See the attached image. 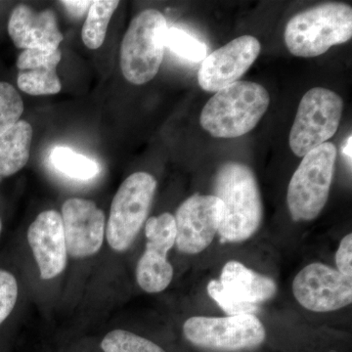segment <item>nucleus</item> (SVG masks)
<instances>
[{"mask_svg": "<svg viewBox=\"0 0 352 352\" xmlns=\"http://www.w3.org/2000/svg\"><path fill=\"white\" fill-rule=\"evenodd\" d=\"M166 46L177 56L194 63H200L207 57L206 44L179 28H168Z\"/></svg>", "mask_w": 352, "mask_h": 352, "instance_id": "nucleus-21", "label": "nucleus"}, {"mask_svg": "<svg viewBox=\"0 0 352 352\" xmlns=\"http://www.w3.org/2000/svg\"><path fill=\"white\" fill-rule=\"evenodd\" d=\"M119 4L117 0L92 1L82 30V41L87 48L98 50L103 44L109 23Z\"/></svg>", "mask_w": 352, "mask_h": 352, "instance_id": "nucleus-19", "label": "nucleus"}, {"mask_svg": "<svg viewBox=\"0 0 352 352\" xmlns=\"http://www.w3.org/2000/svg\"><path fill=\"white\" fill-rule=\"evenodd\" d=\"M168 28L163 14L155 9L142 11L131 21L120 54V69L127 82L145 85L159 73Z\"/></svg>", "mask_w": 352, "mask_h": 352, "instance_id": "nucleus-4", "label": "nucleus"}, {"mask_svg": "<svg viewBox=\"0 0 352 352\" xmlns=\"http://www.w3.org/2000/svg\"><path fill=\"white\" fill-rule=\"evenodd\" d=\"M223 205L214 195H193L176 212L175 244L184 254H197L212 244L219 232Z\"/></svg>", "mask_w": 352, "mask_h": 352, "instance_id": "nucleus-11", "label": "nucleus"}, {"mask_svg": "<svg viewBox=\"0 0 352 352\" xmlns=\"http://www.w3.org/2000/svg\"><path fill=\"white\" fill-rule=\"evenodd\" d=\"M188 342L201 349L236 351L254 349L265 340V329L256 315L191 317L183 325Z\"/></svg>", "mask_w": 352, "mask_h": 352, "instance_id": "nucleus-8", "label": "nucleus"}, {"mask_svg": "<svg viewBox=\"0 0 352 352\" xmlns=\"http://www.w3.org/2000/svg\"><path fill=\"white\" fill-rule=\"evenodd\" d=\"M32 127L25 120L0 135V177H8L22 170L31 155Z\"/></svg>", "mask_w": 352, "mask_h": 352, "instance_id": "nucleus-18", "label": "nucleus"}, {"mask_svg": "<svg viewBox=\"0 0 352 352\" xmlns=\"http://www.w3.org/2000/svg\"><path fill=\"white\" fill-rule=\"evenodd\" d=\"M145 235L147 243L136 267V280L139 287L147 293H161L170 286L173 278L168 252L175 244V217L164 212L150 217L146 221Z\"/></svg>", "mask_w": 352, "mask_h": 352, "instance_id": "nucleus-9", "label": "nucleus"}, {"mask_svg": "<svg viewBox=\"0 0 352 352\" xmlns=\"http://www.w3.org/2000/svg\"><path fill=\"white\" fill-rule=\"evenodd\" d=\"M219 282L230 295L251 305L266 302L277 293V285L270 277L249 270L238 261H229L224 265Z\"/></svg>", "mask_w": 352, "mask_h": 352, "instance_id": "nucleus-17", "label": "nucleus"}, {"mask_svg": "<svg viewBox=\"0 0 352 352\" xmlns=\"http://www.w3.org/2000/svg\"><path fill=\"white\" fill-rule=\"evenodd\" d=\"M62 52L24 50L17 59V85L22 91L34 96L57 94L62 85L57 74Z\"/></svg>", "mask_w": 352, "mask_h": 352, "instance_id": "nucleus-16", "label": "nucleus"}, {"mask_svg": "<svg viewBox=\"0 0 352 352\" xmlns=\"http://www.w3.org/2000/svg\"><path fill=\"white\" fill-rule=\"evenodd\" d=\"M27 238L43 280L59 276L66 270L68 252L59 212L50 210L39 214L28 229Z\"/></svg>", "mask_w": 352, "mask_h": 352, "instance_id": "nucleus-14", "label": "nucleus"}, {"mask_svg": "<svg viewBox=\"0 0 352 352\" xmlns=\"http://www.w3.org/2000/svg\"><path fill=\"white\" fill-rule=\"evenodd\" d=\"M208 292L210 298L224 310L226 314H228V316L254 315L258 312V305L237 300L222 287L219 281L212 280L208 285Z\"/></svg>", "mask_w": 352, "mask_h": 352, "instance_id": "nucleus-24", "label": "nucleus"}, {"mask_svg": "<svg viewBox=\"0 0 352 352\" xmlns=\"http://www.w3.org/2000/svg\"><path fill=\"white\" fill-rule=\"evenodd\" d=\"M352 38V8L323 3L294 16L285 28V43L296 57L314 58Z\"/></svg>", "mask_w": 352, "mask_h": 352, "instance_id": "nucleus-3", "label": "nucleus"}, {"mask_svg": "<svg viewBox=\"0 0 352 352\" xmlns=\"http://www.w3.org/2000/svg\"><path fill=\"white\" fill-rule=\"evenodd\" d=\"M7 29L13 43L20 50L55 51L64 39L52 10L38 12L25 4L13 9Z\"/></svg>", "mask_w": 352, "mask_h": 352, "instance_id": "nucleus-15", "label": "nucleus"}, {"mask_svg": "<svg viewBox=\"0 0 352 352\" xmlns=\"http://www.w3.org/2000/svg\"><path fill=\"white\" fill-rule=\"evenodd\" d=\"M344 101L328 88L315 87L303 95L289 132V147L303 157L335 135L342 120Z\"/></svg>", "mask_w": 352, "mask_h": 352, "instance_id": "nucleus-7", "label": "nucleus"}, {"mask_svg": "<svg viewBox=\"0 0 352 352\" xmlns=\"http://www.w3.org/2000/svg\"><path fill=\"white\" fill-rule=\"evenodd\" d=\"M67 252L74 258H87L100 251L106 217L94 201L72 198L62 206Z\"/></svg>", "mask_w": 352, "mask_h": 352, "instance_id": "nucleus-13", "label": "nucleus"}, {"mask_svg": "<svg viewBox=\"0 0 352 352\" xmlns=\"http://www.w3.org/2000/svg\"><path fill=\"white\" fill-rule=\"evenodd\" d=\"M156 189L154 176L143 171L122 183L113 197L105 232L113 251L126 252L133 244L147 219Z\"/></svg>", "mask_w": 352, "mask_h": 352, "instance_id": "nucleus-6", "label": "nucleus"}, {"mask_svg": "<svg viewBox=\"0 0 352 352\" xmlns=\"http://www.w3.org/2000/svg\"><path fill=\"white\" fill-rule=\"evenodd\" d=\"M261 51V43L254 36L233 39L201 62L199 85L205 91L217 92L237 82L256 62Z\"/></svg>", "mask_w": 352, "mask_h": 352, "instance_id": "nucleus-12", "label": "nucleus"}, {"mask_svg": "<svg viewBox=\"0 0 352 352\" xmlns=\"http://www.w3.org/2000/svg\"><path fill=\"white\" fill-rule=\"evenodd\" d=\"M61 3H63V6L66 7L67 10L72 15L80 17V16H82L89 9L92 1H80V0L78 1H76V0L68 1V0H66V1H62Z\"/></svg>", "mask_w": 352, "mask_h": 352, "instance_id": "nucleus-27", "label": "nucleus"}, {"mask_svg": "<svg viewBox=\"0 0 352 352\" xmlns=\"http://www.w3.org/2000/svg\"><path fill=\"white\" fill-rule=\"evenodd\" d=\"M270 104L263 85L237 82L215 92L201 111L200 124L214 138H241L256 126Z\"/></svg>", "mask_w": 352, "mask_h": 352, "instance_id": "nucleus-2", "label": "nucleus"}, {"mask_svg": "<svg viewBox=\"0 0 352 352\" xmlns=\"http://www.w3.org/2000/svg\"><path fill=\"white\" fill-rule=\"evenodd\" d=\"M50 160L58 170L74 179H92L100 171V166L94 160L65 146L55 147L51 152Z\"/></svg>", "mask_w": 352, "mask_h": 352, "instance_id": "nucleus-20", "label": "nucleus"}, {"mask_svg": "<svg viewBox=\"0 0 352 352\" xmlns=\"http://www.w3.org/2000/svg\"><path fill=\"white\" fill-rule=\"evenodd\" d=\"M336 263L340 274L352 278V234H349L340 241L336 254Z\"/></svg>", "mask_w": 352, "mask_h": 352, "instance_id": "nucleus-26", "label": "nucleus"}, {"mask_svg": "<svg viewBox=\"0 0 352 352\" xmlns=\"http://www.w3.org/2000/svg\"><path fill=\"white\" fill-rule=\"evenodd\" d=\"M2 229H3V222H2L1 217H0V237H1Z\"/></svg>", "mask_w": 352, "mask_h": 352, "instance_id": "nucleus-29", "label": "nucleus"}, {"mask_svg": "<svg viewBox=\"0 0 352 352\" xmlns=\"http://www.w3.org/2000/svg\"><path fill=\"white\" fill-rule=\"evenodd\" d=\"M103 352H166L152 340L124 330L108 333L101 342Z\"/></svg>", "mask_w": 352, "mask_h": 352, "instance_id": "nucleus-22", "label": "nucleus"}, {"mask_svg": "<svg viewBox=\"0 0 352 352\" xmlns=\"http://www.w3.org/2000/svg\"><path fill=\"white\" fill-rule=\"evenodd\" d=\"M342 154L346 157L347 161L351 164V136L346 139V144L342 147Z\"/></svg>", "mask_w": 352, "mask_h": 352, "instance_id": "nucleus-28", "label": "nucleus"}, {"mask_svg": "<svg viewBox=\"0 0 352 352\" xmlns=\"http://www.w3.org/2000/svg\"><path fill=\"white\" fill-rule=\"evenodd\" d=\"M214 196L223 205L219 233L222 243L243 242L263 221V201L254 171L242 163L220 166L214 178Z\"/></svg>", "mask_w": 352, "mask_h": 352, "instance_id": "nucleus-1", "label": "nucleus"}, {"mask_svg": "<svg viewBox=\"0 0 352 352\" xmlns=\"http://www.w3.org/2000/svg\"><path fill=\"white\" fill-rule=\"evenodd\" d=\"M337 148L326 142L308 152L292 176L287 203L295 221H310L320 214L332 186Z\"/></svg>", "mask_w": 352, "mask_h": 352, "instance_id": "nucleus-5", "label": "nucleus"}, {"mask_svg": "<svg viewBox=\"0 0 352 352\" xmlns=\"http://www.w3.org/2000/svg\"><path fill=\"white\" fill-rule=\"evenodd\" d=\"M24 102L12 85L0 82V135L20 120Z\"/></svg>", "mask_w": 352, "mask_h": 352, "instance_id": "nucleus-23", "label": "nucleus"}, {"mask_svg": "<svg viewBox=\"0 0 352 352\" xmlns=\"http://www.w3.org/2000/svg\"><path fill=\"white\" fill-rule=\"evenodd\" d=\"M19 298V284L10 270L0 267V328L12 315Z\"/></svg>", "mask_w": 352, "mask_h": 352, "instance_id": "nucleus-25", "label": "nucleus"}, {"mask_svg": "<svg viewBox=\"0 0 352 352\" xmlns=\"http://www.w3.org/2000/svg\"><path fill=\"white\" fill-rule=\"evenodd\" d=\"M293 293L310 311H336L351 305L352 279L325 264L311 263L294 279Z\"/></svg>", "mask_w": 352, "mask_h": 352, "instance_id": "nucleus-10", "label": "nucleus"}]
</instances>
